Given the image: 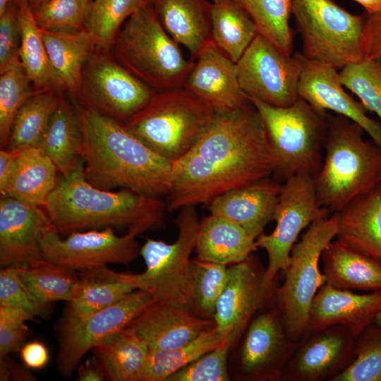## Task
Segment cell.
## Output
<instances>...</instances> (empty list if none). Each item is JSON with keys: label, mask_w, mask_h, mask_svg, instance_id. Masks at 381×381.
I'll return each mask as SVG.
<instances>
[{"label": "cell", "mask_w": 381, "mask_h": 381, "mask_svg": "<svg viewBox=\"0 0 381 381\" xmlns=\"http://www.w3.org/2000/svg\"><path fill=\"white\" fill-rule=\"evenodd\" d=\"M274 168L262 119L252 102L217 111L193 147L172 163L167 211L209 204L226 192L269 178Z\"/></svg>", "instance_id": "obj_1"}, {"label": "cell", "mask_w": 381, "mask_h": 381, "mask_svg": "<svg viewBox=\"0 0 381 381\" xmlns=\"http://www.w3.org/2000/svg\"><path fill=\"white\" fill-rule=\"evenodd\" d=\"M80 122L81 159L94 186L116 188L160 197L172 186V163L152 150L123 123L75 104Z\"/></svg>", "instance_id": "obj_2"}, {"label": "cell", "mask_w": 381, "mask_h": 381, "mask_svg": "<svg viewBox=\"0 0 381 381\" xmlns=\"http://www.w3.org/2000/svg\"><path fill=\"white\" fill-rule=\"evenodd\" d=\"M44 209L59 233L113 226L156 230L164 224L167 211L160 197L94 186L85 178L82 159L58 180Z\"/></svg>", "instance_id": "obj_3"}, {"label": "cell", "mask_w": 381, "mask_h": 381, "mask_svg": "<svg viewBox=\"0 0 381 381\" xmlns=\"http://www.w3.org/2000/svg\"><path fill=\"white\" fill-rule=\"evenodd\" d=\"M327 122L325 156L314 181L320 207L334 214L379 183L381 147L345 116L327 115Z\"/></svg>", "instance_id": "obj_4"}, {"label": "cell", "mask_w": 381, "mask_h": 381, "mask_svg": "<svg viewBox=\"0 0 381 381\" xmlns=\"http://www.w3.org/2000/svg\"><path fill=\"white\" fill-rule=\"evenodd\" d=\"M112 46L117 62L157 92L183 86L193 64L166 31L151 0L124 23Z\"/></svg>", "instance_id": "obj_5"}, {"label": "cell", "mask_w": 381, "mask_h": 381, "mask_svg": "<svg viewBox=\"0 0 381 381\" xmlns=\"http://www.w3.org/2000/svg\"><path fill=\"white\" fill-rule=\"evenodd\" d=\"M217 111L181 86L157 92L124 125L152 150L174 163L198 143Z\"/></svg>", "instance_id": "obj_6"}, {"label": "cell", "mask_w": 381, "mask_h": 381, "mask_svg": "<svg viewBox=\"0 0 381 381\" xmlns=\"http://www.w3.org/2000/svg\"><path fill=\"white\" fill-rule=\"evenodd\" d=\"M249 99L262 119L275 161L274 173L284 180L296 174L315 177L322 163L327 114L318 111L300 97L287 107Z\"/></svg>", "instance_id": "obj_7"}, {"label": "cell", "mask_w": 381, "mask_h": 381, "mask_svg": "<svg viewBox=\"0 0 381 381\" xmlns=\"http://www.w3.org/2000/svg\"><path fill=\"white\" fill-rule=\"evenodd\" d=\"M338 231L337 213H325L312 222L291 249L285 280L277 291V299L286 332L295 341L304 337L313 300L326 283L319 262Z\"/></svg>", "instance_id": "obj_8"}, {"label": "cell", "mask_w": 381, "mask_h": 381, "mask_svg": "<svg viewBox=\"0 0 381 381\" xmlns=\"http://www.w3.org/2000/svg\"><path fill=\"white\" fill-rule=\"evenodd\" d=\"M178 236L172 243L147 238L140 248L146 270L140 274L122 273L137 289L150 292L156 301L188 308L192 303L190 255L195 248L200 226L195 206L180 209L174 220Z\"/></svg>", "instance_id": "obj_9"}, {"label": "cell", "mask_w": 381, "mask_h": 381, "mask_svg": "<svg viewBox=\"0 0 381 381\" xmlns=\"http://www.w3.org/2000/svg\"><path fill=\"white\" fill-rule=\"evenodd\" d=\"M291 13L307 59L338 70L364 58L361 39L367 13L353 14L333 0H291Z\"/></svg>", "instance_id": "obj_10"}, {"label": "cell", "mask_w": 381, "mask_h": 381, "mask_svg": "<svg viewBox=\"0 0 381 381\" xmlns=\"http://www.w3.org/2000/svg\"><path fill=\"white\" fill-rule=\"evenodd\" d=\"M325 213L328 212L318 204L314 176L296 174L284 180L274 213L276 226L271 234L262 233L255 241L257 247L265 250L268 257L263 274L267 290H272L278 272L288 266L301 232Z\"/></svg>", "instance_id": "obj_11"}, {"label": "cell", "mask_w": 381, "mask_h": 381, "mask_svg": "<svg viewBox=\"0 0 381 381\" xmlns=\"http://www.w3.org/2000/svg\"><path fill=\"white\" fill-rule=\"evenodd\" d=\"M154 301L150 292L135 289L111 306L87 315L78 316L66 311L58 332L56 363L60 373L64 376L71 375L87 351L126 327Z\"/></svg>", "instance_id": "obj_12"}, {"label": "cell", "mask_w": 381, "mask_h": 381, "mask_svg": "<svg viewBox=\"0 0 381 381\" xmlns=\"http://www.w3.org/2000/svg\"><path fill=\"white\" fill-rule=\"evenodd\" d=\"M142 226L131 227L123 236L112 226L102 231H71L63 239L53 226L40 240L43 258L73 270H91L116 263L128 265L140 255L137 236L146 231Z\"/></svg>", "instance_id": "obj_13"}, {"label": "cell", "mask_w": 381, "mask_h": 381, "mask_svg": "<svg viewBox=\"0 0 381 381\" xmlns=\"http://www.w3.org/2000/svg\"><path fill=\"white\" fill-rule=\"evenodd\" d=\"M236 64L240 87L248 98L277 107L298 99V53L286 55L258 33Z\"/></svg>", "instance_id": "obj_14"}, {"label": "cell", "mask_w": 381, "mask_h": 381, "mask_svg": "<svg viewBox=\"0 0 381 381\" xmlns=\"http://www.w3.org/2000/svg\"><path fill=\"white\" fill-rule=\"evenodd\" d=\"M92 59L83 73L85 89L78 104L124 123L157 93L119 63L104 57Z\"/></svg>", "instance_id": "obj_15"}, {"label": "cell", "mask_w": 381, "mask_h": 381, "mask_svg": "<svg viewBox=\"0 0 381 381\" xmlns=\"http://www.w3.org/2000/svg\"><path fill=\"white\" fill-rule=\"evenodd\" d=\"M298 56V97L320 113L332 111L358 124L381 147V123L369 117L363 104L346 92L337 69L329 64L308 59L301 53Z\"/></svg>", "instance_id": "obj_16"}, {"label": "cell", "mask_w": 381, "mask_h": 381, "mask_svg": "<svg viewBox=\"0 0 381 381\" xmlns=\"http://www.w3.org/2000/svg\"><path fill=\"white\" fill-rule=\"evenodd\" d=\"M52 226L44 207L1 195V266H28L42 260L40 240Z\"/></svg>", "instance_id": "obj_17"}, {"label": "cell", "mask_w": 381, "mask_h": 381, "mask_svg": "<svg viewBox=\"0 0 381 381\" xmlns=\"http://www.w3.org/2000/svg\"><path fill=\"white\" fill-rule=\"evenodd\" d=\"M306 336L286 365L289 380L330 381L354 358L356 338L344 326H331Z\"/></svg>", "instance_id": "obj_18"}, {"label": "cell", "mask_w": 381, "mask_h": 381, "mask_svg": "<svg viewBox=\"0 0 381 381\" xmlns=\"http://www.w3.org/2000/svg\"><path fill=\"white\" fill-rule=\"evenodd\" d=\"M297 341L287 334L279 310L264 313L250 323L242 347L241 364L250 378H280Z\"/></svg>", "instance_id": "obj_19"}, {"label": "cell", "mask_w": 381, "mask_h": 381, "mask_svg": "<svg viewBox=\"0 0 381 381\" xmlns=\"http://www.w3.org/2000/svg\"><path fill=\"white\" fill-rule=\"evenodd\" d=\"M263 274L249 257L228 269L227 283L217 303L213 319L217 329L232 344L271 296L272 291L263 285Z\"/></svg>", "instance_id": "obj_20"}, {"label": "cell", "mask_w": 381, "mask_h": 381, "mask_svg": "<svg viewBox=\"0 0 381 381\" xmlns=\"http://www.w3.org/2000/svg\"><path fill=\"white\" fill-rule=\"evenodd\" d=\"M183 86L217 111L241 108L250 102L240 87L236 64L212 40L193 59Z\"/></svg>", "instance_id": "obj_21"}, {"label": "cell", "mask_w": 381, "mask_h": 381, "mask_svg": "<svg viewBox=\"0 0 381 381\" xmlns=\"http://www.w3.org/2000/svg\"><path fill=\"white\" fill-rule=\"evenodd\" d=\"M380 311L381 290L358 294L325 283L319 289L311 303L305 335L331 326L342 325L356 339L375 322Z\"/></svg>", "instance_id": "obj_22"}, {"label": "cell", "mask_w": 381, "mask_h": 381, "mask_svg": "<svg viewBox=\"0 0 381 381\" xmlns=\"http://www.w3.org/2000/svg\"><path fill=\"white\" fill-rule=\"evenodd\" d=\"M214 326V319L195 316L186 306L155 301L127 327L150 350L168 351L190 342Z\"/></svg>", "instance_id": "obj_23"}, {"label": "cell", "mask_w": 381, "mask_h": 381, "mask_svg": "<svg viewBox=\"0 0 381 381\" xmlns=\"http://www.w3.org/2000/svg\"><path fill=\"white\" fill-rule=\"evenodd\" d=\"M280 188L267 178L217 196L208 204L209 210L239 225L256 240L273 219Z\"/></svg>", "instance_id": "obj_24"}, {"label": "cell", "mask_w": 381, "mask_h": 381, "mask_svg": "<svg viewBox=\"0 0 381 381\" xmlns=\"http://www.w3.org/2000/svg\"><path fill=\"white\" fill-rule=\"evenodd\" d=\"M337 213V239L381 261V183Z\"/></svg>", "instance_id": "obj_25"}, {"label": "cell", "mask_w": 381, "mask_h": 381, "mask_svg": "<svg viewBox=\"0 0 381 381\" xmlns=\"http://www.w3.org/2000/svg\"><path fill=\"white\" fill-rule=\"evenodd\" d=\"M166 31L193 60L211 39V3L207 0H151Z\"/></svg>", "instance_id": "obj_26"}, {"label": "cell", "mask_w": 381, "mask_h": 381, "mask_svg": "<svg viewBox=\"0 0 381 381\" xmlns=\"http://www.w3.org/2000/svg\"><path fill=\"white\" fill-rule=\"evenodd\" d=\"M326 284L339 289L381 290V261L336 239L322 252Z\"/></svg>", "instance_id": "obj_27"}, {"label": "cell", "mask_w": 381, "mask_h": 381, "mask_svg": "<svg viewBox=\"0 0 381 381\" xmlns=\"http://www.w3.org/2000/svg\"><path fill=\"white\" fill-rule=\"evenodd\" d=\"M56 167L38 147H23L1 195L44 207L58 180Z\"/></svg>", "instance_id": "obj_28"}, {"label": "cell", "mask_w": 381, "mask_h": 381, "mask_svg": "<svg viewBox=\"0 0 381 381\" xmlns=\"http://www.w3.org/2000/svg\"><path fill=\"white\" fill-rule=\"evenodd\" d=\"M255 239L239 225L210 214L200 222L197 258L227 265L246 260L257 249Z\"/></svg>", "instance_id": "obj_29"}, {"label": "cell", "mask_w": 381, "mask_h": 381, "mask_svg": "<svg viewBox=\"0 0 381 381\" xmlns=\"http://www.w3.org/2000/svg\"><path fill=\"white\" fill-rule=\"evenodd\" d=\"M42 34L58 87L78 93L83 64L94 45L90 35L85 29L71 32L42 30Z\"/></svg>", "instance_id": "obj_30"}, {"label": "cell", "mask_w": 381, "mask_h": 381, "mask_svg": "<svg viewBox=\"0 0 381 381\" xmlns=\"http://www.w3.org/2000/svg\"><path fill=\"white\" fill-rule=\"evenodd\" d=\"M83 135L75 108L62 98L55 109L38 147L66 176L81 159Z\"/></svg>", "instance_id": "obj_31"}, {"label": "cell", "mask_w": 381, "mask_h": 381, "mask_svg": "<svg viewBox=\"0 0 381 381\" xmlns=\"http://www.w3.org/2000/svg\"><path fill=\"white\" fill-rule=\"evenodd\" d=\"M107 378L113 381H139L150 349L130 327L111 334L93 349Z\"/></svg>", "instance_id": "obj_32"}, {"label": "cell", "mask_w": 381, "mask_h": 381, "mask_svg": "<svg viewBox=\"0 0 381 381\" xmlns=\"http://www.w3.org/2000/svg\"><path fill=\"white\" fill-rule=\"evenodd\" d=\"M137 289L107 266L81 270L66 311L84 316L116 303Z\"/></svg>", "instance_id": "obj_33"}, {"label": "cell", "mask_w": 381, "mask_h": 381, "mask_svg": "<svg viewBox=\"0 0 381 381\" xmlns=\"http://www.w3.org/2000/svg\"><path fill=\"white\" fill-rule=\"evenodd\" d=\"M258 34L257 28L236 0L211 3V39L236 63Z\"/></svg>", "instance_id": "obj_34"}, {"label": "cell", "mask_w": 381, "mask_h": 381, "mask_svg": "<svg viewBox=\"0 0 381 381\" xmlns=\"http://www.w3.org/2000/svg\"><path fill=\"white\" fill-rule=\"evenodd\" d=\"M25 286L43 306L58 301H71L79 280L73 270L42 258L28 266L15 265Z\"/></svg>", "instance_id": "obj_35"}, {"label": "cell", "mask_w": 381, "mask_h": 381, "mask_svg": "<svg viewBox=\"0 0 381 381\" xmlns=\"http://www.w3.org/2000/svg\"><path fill=\"white\" fill-rule=\"evenodd\" d=\"M227 339H229L221 334L214 326L176 349L168 351L150 349L139 381H167L174 373Z\"/></svg>", "instance_id": "obj_36"}, {"label": "cell", "mask_w": 381, "mask_h": 381, "mask_svg": "<svg viewBox=\"0 0 381 381\" xmlns=\"http://www.w3.org/2000/svg\"><path fill=\"white\" fill-rule=\"evenodd\" d=\"M20 30V61L31 82L40 87H58L29 0H17Z\"/></svg>", "instance_id": "obj_37"}, {"label": "cell", "mask_w": 381, "mask_h": 381, "mask_svg": "<svg viewBox=\"0 0 381 381\" xmlns=\"http://www.w3.org/2000/svg\"><path fill=\"white\" fill-rule=\"evenodd\" d=\"M59 100L51 89L29 97L15 117L6 148L38 147Z\"/></svg>", "instance_id": "obj_38"}, {"label": "cell", "mask_w": 381, "mask_h": 381, "mask_svg": "<svg viewBox=\"0 0 381 381\" xmlns=\"http://www.w3.org/2000/svg\"><path fill=\"white\" fill-rule=\"evenodd\" d=\"M253 21L258 33L286 55H293L294 35L289 25L291 0H236Z\"/></svg>", "instance_id": "obj_39"}, {"label": "cell", "mask_w": 381, "mask_h": 381, "mask_svg": "<svg viewBox=\"0 0 381 381\" xmlns=\"http://www.w3.org/2000/svg\"><path fill=\"white\" fill-rule=\"evenodd\" d=\"M150 0H94L85 29L94 45L107 49L124 23Z\"/></svg>", "instance_id": "obj_40"}, {"label": "cell", "mask_w": 381, "mask_h": 381, "mask_svg": "<svg viewBox=\"0 0 381 381\" xmlns=\"http://www.w3.org/2000/svg\"><path fill=\"white\" fill-rule=\"evenodd\" d=\"M30 79L20 61L0 75V147L6 148L15 117L34 92Z\"/></svg>", "instance_id": "obj_41"}, {"label": "cell", "mask_w": 381, "mask_h": 381, "mask_svg": "<svg viewBox=\"0 0 381 381\" xmlns=\"http://www.w3.org/2000/svg\"><path fill=\"white\" fill-rule=\"evenodd\" d=\"M355 356L330 381H381V325L375 322L356 339Z\"/></svg>", "instance_id": "obj_42"}, {"label": "cell", "mask_w": 381, "mask_h": 381, "mask_svg": "<svg viewBox=\"0 0 381 381\" xmlns=\"http://www.w3.org/2000/svg\"><path fill=\"white\" fill-rule=\"evenodd\" d=\"M191 306L205 318L213 317L217 303L228 280L226 265L191 260Z\"/></svg>", "instance_id": "obj_43"}, {"label": "cell", "mask_w": 381, "mask_h": 381, "mask_svg": "<svg viewBox=\"0 0 381 381\" xmlns=\"http://www.w3.org/2000/svg\"><path fill=\"white\" fill-rule=\"evenodd\" d=\"M339 75L342 85L381 121V64L364 57L344 66Z\"/></svg>", "instance_id": "obj_44"}, {"label": "cell", "mask_w": 381, "mask_h": 381, "mask_svg": "<svg viewBox=\"0 0 381 381\" xmlns=\"http://www.w3.org/2000/svg\"><path fill=\"white\" fill-rule=\"evenodd\" d=\"M91 4V0H47L33 13L42 30L77 32L85 29Z\"/></svg>", "instance_id": "obj_45"}, {"label": "cell", "mask_w": 381, "mask_h": 381, "mask_svg": "<svg viewBox=\"0 0 381 381\" xmlns=\"http://www.w3.org/2000/svg\"><path fill=\"white\" fill-rule=\"evenodd\" d=\"M231 345V340H226L174 373L167 381H228L226 360Z\"/></svg>", "instance_id": "obj_46"}, {"label": "cell", "mask_w": 381, "mask_h": 381, "mask_svg": "<svg viewBox=\"0 0 381 381\" xmlns=\"http://www.w3.org/2000/svg\"><path fill=\"white\" fill-rule=\"evenodd\" d=\"M0 306L15 307L37 316L47 315L49 307L43 306L33 298L20 279L15 265L0 272Z\"/></svg>", "instance_id": "obj_47"}, {"label": "cell", "mask_w": 381, "mask_h": 381, "mask_svg": "<svg viewBox=\"0 0 381 381\" xmlns=\"http://www.w3.org/2000/svg\"><path fill=\"white\" fill-rule=\"evenodd\" d=\"M20 30L17 0H11L0 14V73L20 61Z\"/></svg>", "instance_id": "obj_48"}, {"label": "cell", "mask_w": 381, "mask_h": 381, "mask_svg": "<svg viewBox=\"0 0 381 381\" xmlns=\"http://www.w3.org/2000/svg\"><path fill=\"white\" fill-rule=\"evenodd\" d=\"M361 47L365 58L381 64V11L367 13Z\"/></svg>", "instance_id": "obj_49"}, {"label": "cell", "mask_w": 381, "mask_h": 381, "mask_svg": "<svg viewBox=\"0 0 381 381\" xmlns=\"http://www.w3.org/2000/svg\"><path fill=\"white\" fill-rule=\"evenodd\" d=\"M28 334L25 323L0 321V356L20 349Z\"/></svg>", "instance_id": "obj_50"}, {"label": "cell", "mask_w": 381, "mask_h": 381, "mask_svg": "<svg viewBox=\"0 0 381 381\" xmlns=\"http://www.w3.org/2000/svg\"><path fill=\"white\" fill-rule=\"evenodd\" d=\"M20 358L25 365L31 369H41L49 361V351L40 341H30L20 349Z\"/></svg>", "instance_id": "obj_51"}, {"label": "cell", "mask_w": 381, "mask_h": 381, "mask_svg": "<svg viewBox=\"0 0 381 381\" xmlns=\"http://www.w3.org/2000/svg\"><path fill=\"white\" fill-rule=\"evenodd\" d=\"M0 380H35V377L6 355L0 356Z\"/></svg>", "instance_id": "obj_52"}, {"label": "cell", "mask_w": 381, "mask_h": 381, "mask_svg": "<svg viewBox=\"0 0 381 381\" xmlns=\"http://www.w3.org/2000/svg\"><path fill=\"white\" fill-rule=\"evenodd\" d=\"M106 377L107 375L95 356L87 360L78 370V380L80 381H102Z\"/></svg>", "instance_id": "obj_53"}, {"label": "cell", "mask_w": 381, "mask_h": 381, "mask_svg": "<svg viewBox=\"0 0 381 381\" xmlns=\"http://www.w3.org/2000/svg\"><path fill=\"white\" fill-rule=\"evenodd\" d=\"M22 148H3L0 150V193H3L13 164Z\"/></svg>", "instance_id": "obj_54"}, {"label": "cell", "mask_w": 381, "mask_h": 381, "mask_svg": "<svg viewBox=\"0 0 381 381\" xmlns=\"http://www.w3.org/2000/svg\"><path fill=\"white\" fill-rule=\"evenodd\" d=\"M361 4L367 13H376L381 11V0H353Z\"/></svg>", "instance_id": "obj_55"}, {"label": "cell", "mask_w": 381, "mask_h": 381, "mask_svg": "<svg viewBox=\"0 0 381 381\" xmlns=\"http://www.w3.org/2000/svg\"><path fill=\"white\" fill-rule=\"evenodd\" d=\"M47 1V0H29V3L32 10H35L41 5H42Z\"/></svg>", "instance_id": "obj_56"}, {"label": "cell", "mask_w": 381, "mask_h": 381, "mask_svg": "<svg viewBox=\"0 0 381 381\" xmlns=\"http://www.w3.org/2000/svg\"><path fill=\"white\" fill-rule=\"evenodd\" d=\"M11 0H0V14L4 12Z\"/></svg>", "instance_id": "obj_57"}, {"label": "cell", "mask_w": 381, "mask_h": 381, "mask_svg": "<svg viewBox=\"0 0 381 381\" xmlns=\"http://www.w3.org/2000/svg\"><path fill=\"white\" fill-rule=\"evenodd\" d=\"M375 324L381 325V311L377 314L375 318Z\"/></svg>", "instance_id": "obj_58"}, {"label": "cell", "mask_w": 381, "mask_h": 381, "mask_svg": "<svg viewBox=\"0 0 381 381\" xmlns=\"http://www.w3.org/2000/svg\"><path fill=\"white\" fill-rule=\"evenodd\" d=\"M379 183H381V174H380V176Z\"/></svg>", "instance_id": "obj_59"}, {"label": "cell", "mask_w": 381, "mask_h": 381, "mask_svg": "<svg viewBox=\"0 0 381 381\" xmlns=\"http://www.w3.org/2000/svg\"><path fill=\"white\" fill-rule=\"evenodd\" d=\"M216 1V0H212V1Z\"/></svg>", "instance_id": "obj_60"}]
</instances>
